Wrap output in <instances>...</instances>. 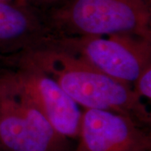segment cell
<instances>
[{"label":"cell","instance_id":"6da1fadb","mask_svg":"<svg viewBox=\"0 0 151 151\" xmlns=\"http://www.w3.org/2000/svg\"><path fill=\"white\" fill-rule=\"evenodd\" d=\"M13 57L36 65L85 109L119 113L144 128L150 125V113L131 85L103 73L57 44Z\"/></svg>","mask_w":151,"mask_h":151},{"label":"cell","instance_id":"7a4b0ae2","mask_svg":"<svg viewBox=\"0 0 151 151\" xmlns=\"http://www.w3.org/2000/svg\"><path fill=\"white\" fill-rule=\"evenodd\" d=\"M46 13L62 36L128 34L151 40L150 0H61Z\"/></svg>","mask_w":151,"mask_h":151},{"label":"cell","instance_id":"3957f363","mask_svg":"<svg viewBox=\"0 0 151 151\" xmlns=\"http://www.w3.org/2000/svg\"><path fill=\"white\" fill-rule=\"evenodd\" d=\"M2 151H69L68 141L22 92L7 71L0 74Z\"/></svg>","mask_w":151,"mask_h":151},{"label":"cell","instance_id":"277c9868","mask_svg":"<svg viewBox=\"0 0 151 151\" xmlns=\"http://www.w3.org/2000/svg\"><path fill=\"white\" fill-rule=\"evenodd\" d=\"M64 36L57 45L118 81L131 85L151 65V40L128 34Z\"/></svg>","mask_w":151,"mask_h":151},{"label":"cell","instance_id":"5b68a950","mask_svg":"<svg viewBox=\"0 0 151 151\" xmlns=\"http://www.w3.org/2000/svg\"><path fill=\"white\" fill-rule=\"evenodd\" d=\"M4 61L11 66L7 73L55 130L65 138H78L82 113L57 82L23 58L11 57Z\"/></svg>","mask_w":151,"mask_h":151},{"label":"cell","instance_id":"8992f818","mask_svg":"<svg viewBox=\"0 0 151 151\" xmlns=\"http://www.w3.org/2000/svg\"><path fill=\"white\" fill-rule=\"evenodd\" d=\"M62 37L51 25L46 11L28 0H0V58L56 45Z\"/></svg>","mask_w":151,"mask_h":151},{"label":"cell","instance_id":"52a82bcc","mask_svg":"<svg viewBox=\"0 0 151 151\" xmlns=\"http://www.w3.org/2000/svg\"><path fill=\"white\" fill-rule=\"evenodd\" d=\"M79 143L73 151H150L151 136L129 118L105 110L81 113Z\"/></svg>","mask_w":151,"mask_h":151},{"label":"cell","instance_id":"ba28073f","mask_svg":"<svg viewBox=\"0 0 151 151\" xmlns=\"http://www.w3.org/2000/svg\"><path fill=\"white\" fill-rule=\"evenodd\" d=\"M134 90L139 97L151 99V65L141 72L134 82Z\"/></svg>","mask_w":151,"mask_h":151},{"label":"cell","instance_id":"9c48e42d","mask_svg":"<svg viewBox=\"0 0 151 151\" xmlns=\"http://www.w3.org/2000/svg\"><path fill=\"white\" fill-rule=\"evenodd\" d=\"M35 2H37V4L40 5H51V7L56 5L57 4H59L61 0H35Z\"/></svg>","mask_w":151,"mask_h":151},{"label":"cell","instance_id":"30bf717a","mask_svg":"<svg viewBox=\"0 0 151 151\" xmlns=\"http://www.w3.org/2000/svg\"><path fill=\"white\" fill-rule=\"evenodd\" d=\"M5 1H27V0H5Z\"/></svg>","mask_w":151,"mask_h":151},{"label":"cell","instance_id":"8fae6325","mask_svg":"<svg viewBox=\"0 0 151 151\" xmlns=\"http://www.w3.org/2000/svg\"><path fill=\"white\" fill-rule=\"evenodd\" d=\"M0 151H2V150H1V148H0Z\"/></svg>","mask_w":151,"mask_h":151}]
</instances>
